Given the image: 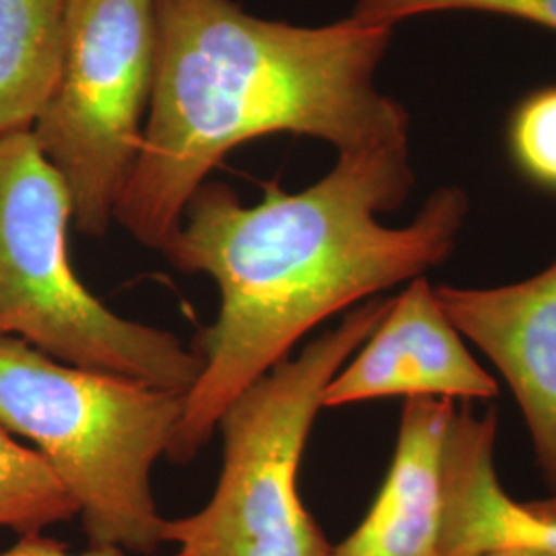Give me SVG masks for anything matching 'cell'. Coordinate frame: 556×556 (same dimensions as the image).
Masks as SVG:
<instances>
[{
    "mask_svg": "<svg viewBox=\"0 0 556 556\" xmlns=\"http://www.w3.org/2000/svg\"><path fill=\"white\" fill-rule=\"evenodd\" d=\"M413 186L410 142L338 153L301 192L266 181L254 206L227 184L200 186L163 254L215 280L219 316L200 334L202 369L165 456L192 462L225 408L319 321L452 256L470 206L457 186L435 190L406 227L379 223Z\"/></svg>",
    "mask_w": 556,
    "mask_h": 556,
    "instance_id": "cell-1",
    "label": "cell"
},
{
    "mask_svg": "<svg viewBox=\"0 0 556 556\" xmlns=\"http://www.w3.org/2000/svg\"><path fill=\"white\" fill-rule=\"evenodd\" d=\"M155 79L139 160L116 220L163 252L208 174L268 135L338 153L410 142V116L376 85L390 27L262 20L236 0H153Z\"/></svg>",
    "mask_w": 556,
    "mask_h": 556,
    "instance_id": "cell-2",
    "label": "cell"
},
{
    "mask_svg": "<svg viewBox=\"0 0 556 556\" xmlns=\"http://www.w3.org/2000/svg\"><path fill=\"white\" fill-rule=\"evenodd\" d=\"M181 413L184 394L0 338V427L36 445L75 498L93 548L153 555L165 542L151 470L167 454Z\"/></svg>",
    "mask_w": 556,
    "mask_h": 556,
    "instance_id": "cell-3",
    "label": "cell"
},
{
    "mask_svg": "<svg viewBox=\"0 0 556 556\" xmlns=\"http://www.w3.org/2000/svg\"><path fill=\"white\" fill-rule=\"evenodd\" d=\"M68 188L31 130L0 137V338H20L66 365L188 394L202 358L153 326L91 295L66 252Z\"/></svg>",
    "mask_w": 556,
    "mask_h": 556,
    "instance_id": "cell-4",
    "label": "cell"
},
{
    "mask_svg": "<svg viewBox=\"0 0 556 556\" xmlns=\"http://www.w3.org/2000/svg\"><path fill=\"white\" fill-rule=\"evenodd\" d=\"M392 299L371 298L243 390L220 415L219 484L199 514L165 519L181 556H332L299 497V462L324 392Z\"/></svg>",
    "mask_w": 556,
    "mask_h": 556,
    "instance_id": "cell-5",
    "label": "cell"
},
{
    "mask_svg": "<svg viewBox=\"0 0 556 556\" xmlns=\"http://www.w3.org/2000/svg\"><path fill=\"white\" fill-rule=\"evenodd\" d=\"M155 79L153 0H68L59 77L31 135L59 172L80 233L116 220Z\"/></svg>",
    "mask_w": 556,
    "mask_h": 556,
    "instance_id": "cell-6",
    "label": "cell"
},
{
    "mask_svg": "<svg viewBox=\"0 0 556 556\" xmlns=\"http://www.w3.org/2000/svg\"><path fill=\"white\" fill-rule=\"evenodd\" d=\"M491 400L498 386L462 342L425 277L392 299L357 357L328 383L321 408L381 397Z\"/></svg>",
    "mask_w": 556,
    "mask_h": 556,
    "instance_id": "cell-7",
    "label": "cell"
},
{
    "mask_svg": "<svg viewBox=\"0 0 556 556\" xmlns=\"http://www.w3.org/2000/svg\"><path fill=\"white\" fill-rule=\"evenodd\" d=\"M435 293L457 332L475 340L507 379L556 505V262L516 285H443Z\"/></svg>",
    "mask_w": 556,
    "mask_h": 556,
    "instance_id": "cell-8",
    "label": "cell"
},
{
    "mask_svg": "<svg viewBox=\"0 0 556 556\" xmlns=\"http://www.w3.org/2000/svg\"><path fill=\"white\" fill-rule=\"evenodd\" d=\"M450 397H406L396 452L378 497L332 556H441Z\"/></svg>",
    "mask_w": 556,
    "mask_h": 556,
    "instance_id": "cell-9",
    "label": "cell"
},
{
    "mask_svg": "<svg viewBox=\"0 0 556 556\" xmlns=\"http://www.w3.org/2000/svg\"><path fill=\"white\" fill-rule=\"evenodd\" d=\"M497 413L456 410L445 443V514L441 556L534 551L556 556V505L517 503L495 470Z\"/></svg>",
    "mask_w": 556,
    "mask_h": 556,
    "instance_id": "cell-10",
    "label": "cell"
},
{
    "mask_svg": "<svg viewBox=\"0 0 556 556\" xmlns=\"http://www.w3.org/2000/svg\"><path fill=\"white\" fill-rule=\"evenodd\" d=\"M68 0H0V137L31 130L59 77Z\"/></svg>",
    "mask_w": 556,
    "mask_h": 556,
    "instance_id": "cell-11",
    "label": "cell"
},
{
    "mask_svg": "<svg viewBox=\"0 0 556 556\" xmlns=\"http://www.w3.org/2000/svg\"><path fill=\"white\" fill-rule=\"evenodd\" d=\"M77 516L75 498L46 459L0 427V528L15 530L20 536L41 534Z\"/></svg>",
    "mask_w": 556,
    "mask_h": 556,
    "instance_id": "cell-12",
    "label": "cell"
},
{
    "mask_svg": "<svg viewBox=\"0 0 556 556\" xmlns=\"http://www.w3.org/2000/svg\"><path fill=\"white\" fill-rule=\"evenodd\" d=\"M447 11L530 21L556 34V0H355L351 17L365 25L394 29L400 21Z\"/></svg>",
    "mask_w": 556,
    "mask_h": 556,
    "instance_id": "cell-13",
    "label": "cell"
},
{
    "mask_svg": "<svg viewBox=\"0 0 556 556\" xmlns=\"http://www.w3.org/2000/svg\"><path fill=\"white\" fill-rule=\"evenodd\" d=\"M507 139L517 167L532 181L556 190V85L517 103Z\"/></svg>",
    "mask_w": 556,
    "mask_h": 556,
    "instance_id": "cell-14",
    "label": "cell"
},
{
    "mask_svg": "<svg viewBox=\"0 0 556 556\" xmlns=\"http://www.w3.org/2000/svg\"><path fill=\"white\" fill-rule=\"evenodd\" d=\"M0 556H126L118 548H93L87 546L83 553H71L64 542H59L54 538L43 536V534H25L9 548L7 553ZM174 556H181L174 555Z\"/></svg>",
    "mask_w": 556,
    "mask_h": 556,
    "instance_id": "cell-15",
    "label": "cell"
},
{
    "mask_svg": "<svg viewBox=\"0 0 556 556\" xmlns=\"http://www.w3.org/2000/svg\"><path fill=\"white\" fill-rule=\"evenodd\" d=\"M482 556H548L542 555V553H534V551H495V553H489V555Z\"/></svg>",
    "mask_w": 556,
    "mask_h": 556,
    "instance_id": "cell-16",
    "label": "cell"
}]
</instances>
